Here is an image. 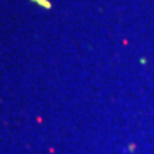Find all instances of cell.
<instances>
[{"label":"cell","mask_w":154,"mask_h":154,"mask_svg":"<svg viewBox=\"0 0 154 154\" xmlns=\"http://www.w3.org/2000/svg\"><path fill=\"white\" fill-rule=\"evenodd\" d=\"M33 2H37L40 6H43V7H46V9H49L50 7V3L47 2V0H33Z\"/></svg>","instance_id":"1"}]
</instances>
